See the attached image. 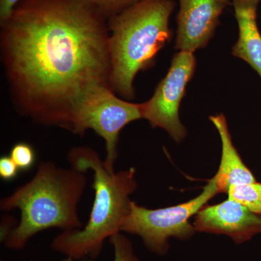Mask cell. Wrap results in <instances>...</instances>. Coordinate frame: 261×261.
<instances>
[{
	"label": "cell",
	"instance_id": "14",
	"mask_svg": "<svg viewBox=\"0 0 261 261\" xmlns=\"http://www.w3.org/2000/svg\"><path fill=\"white\" fill-rule=\"evenodd\" d=\"M113 247L114 260L113 261H139L134 251L132 242L121 232L117 233L109 239ZM67 261V260H63ZM93 261V260H82Z\"/></svg>",
	"mask_w": 261,
	"mask_h": 261
},
{
	"label": "cell",
	"instance_id": "17",
	"mask_svg": "<svg viewBox=\"0 0 261 261\" xmlns=\"http://www.w3.org/2000/svg\"><path fill=\"white\" fill-rule=\"evenodd\" d=\"M20 0H0V21L8 18Z\"/></svg>",
	"mask_w": 261,
	"mask_h": 261
},
{
	"label": "cell",
	"instance_id": "7",
	"mask_svg": "<svg viewBox=\"0 0 261 261\" xmlns=\"http://www.w3.org/2000/svg\"><path fill=\"white\" fill-rule=\"evenodd\" d=\"M196 65L193 53L178 51L173 56L167 74L158 85L152 97L142 103V118L147 120L153 128L166 130L176 143L187 135L186 128L179 119V107Z\"/></svg>",
	"mask_w": 261,
	"mask_h": 261
},
{
	"label": "cell",
	"instance_id": "12",
	"mask_svg": "<svg viewBox=\"0 0 261 261\" xmlns=\"http://www.w3.org/2000/svg\"><path fill=\"white\" fill-rule=\"evenodd\" d=\"M228 198L237 201L256 214H261V183L243 184L230 187Z\"/></svg>",
	"mask_w": 261,
	"mask_h": 261
},
{
	"label": "cell",
	"instance_id": "6",
	"mask_svg": "<svg viewBox=\"0 0 261 261\" xmlns=\"http://www.w3.org/2000/svg\"><path fill=\"white\" fill-rule=\"evenodd\" d=\"M142 118V103L136 104L119 97L106 86L96 87L87 94L75 113L73 135H84L93 130L106 142L105 165L114 172L118 142L122 129Z\"/></svg>",
	"mask_w": 261,
	"mask_h": 261
},
{
	"label": "cell",
	"instance_id": "13",
	"mask_svg": "<svg viewBox=\"0 0 261 261\" xmlns=\"http://www.w3.org/2000/svg\"><path fill=\"white\" fill-rule=\"evenodd\" d=\"M9 155L20 171H28L35 164V150L25 142H18L13 145Z\"/></svg>",
	"mask_w": 261,
	"mask_h": 261
},
{
	"label": "cell",
	"instance_id": "10",
	"mask_svg": "<svg viewBox=\"0 0 261 261\" xmlns=\"http://www.w3.org/2000/svg\"><path fill=\"white\" fill-rule=\"evenodd\" d=\"M261 0H231L239 27L232 55L248 63L261 78V34L257 27V8Z\"/></svg>",
	"mask_w": 261,
	"mask_h": 261
},
{
	"label": "cell",
	"instance_id": "5",
	"mask_svg": "<svg viewBox=\"0 0 261 261\" xmlns=\"http://www.w3.org/2000/svg\"><path fill=\"white\" fill-rule=\"evenodd\" d=\"M219 193L212 178L200 195L180 205L148 209L132 202L121 231L138 235L149 250L159 255H165L169 247L170 238L187 240L191 238L196 231L190 224V218L198 214Z\"/></svg>",
	"mask_w": 261,
	"mask_h": 261
},
{
	"label": "cell",
	"instance_id": "11",
	"mask_svg": "<svg viewBox=\"0 0 261 261\" xmlns=\"http://www.w3.org/2000/svg\"><path fill=\"white\" fill-rule=\"evenodd\" d=\"M221 137L222 145L221 163L213 179L220 192L227 193L230 187L256 181L251 171L245 166L233 145L224 114L209 117Z\"/></svg>",
	"mask_w": 261,
	"mask_h": 261
},
{
	"label": "cell",
	"instance_id": "16",
	"mask_svg": "<svg viewBox=\"0 0 261 261\" xmlns=\"http://www.w3.org/2000/svg\"><path fill=\"white\" fill-rule=\"evenodd\" d=\"M20 171L10 155L2 156L0 159V177L4 181H10L15 179Z\"/></svg>",
	"mask_w": 261,
	"mask_h": 261
},
{
	"label": "cell",
	"instance_id": "8",
	"mask_svg": "<svg viewBox=\"0 0 261 261\" xmlns=\"http://www.w3.org/2000/svg\"><path fill=\"white\" fill-rule=\"evenodd\" d=\"M175 49L193 53L205 48L214 36L225 8L231 0H178Z\"/></svg>",
	"mask_w": 261,
	"mask_h": 261
},
{
	"label": "cell",
	"instance_id": "2",
	"mask_svg": "<svg viewBox=\"0 0 261 261\" xmlns=\"http://www.w3.org/2000/svg\"><path fill=\"white\" fill-rule=\"evenodd\" d=\"M86 173L51 161L39 163L30 181L0 201V210L20 213L18 225L1 233L6 247L21 250L32 237L49 228H82L78 205L87 187Z\"/></svg>",
	"mask_w": 261,
	"mask_h": 261
},
{
	"label": "cell",
	"instance_id": "9",
	"mask_svg": "<svg viewBox=\"0 0 261 261\" xmlns=\"http://www.w3.org/2000/svg\"><path fill=\"white\" fill-rule=\"evenodd\" d=\"M196 231L224 234L235 243L248 241L261 233V214H256L228 198L221 203L204 206L195 218Z\"/></svg>",
	"mask_w": 261,
	"mask_h": 261
},
{
	"label": "cell",
	"instance_id": "4",
	"mask_svg": "<svg viewBox=\"0 0 261 261\" xmlns=\"http://www.w3.org/2000/svg\"><path fill=\"white\" fill-rule=\"evenodd\" d=\"M173 0H142L108 18L111 85L123 99L135 97L134 81L152 67L173 36L169 27Z\"/></svg>",
	"mask_w": 261,
	"mask_h": 261
},
{
	"label": "cell",
	"instance_id": "1",
	"mask_svg": "<svg viewBox=\"0 0 261 261\" xmlns=\"http://www.w3.org/2000/svg\"><path fill=\"white\" fill-rule=\"evenodd\" d=\"M0 54L17 112L38 124L73 134L84 98L111 88L108 19L84 0H20L0 21Z\"/></svg>",
	"mask_w": 261,
	"mask_h": 261
},
{
	"label": "cell",
	"instance_id": "15",
	"mask_svg": "<svg viewBox=\"0 0 261 261\" xmlns=\"http://www.w3.org/2000/svg\"><path fill=\"white\" fill-rule=\"evenodd\" d=\"M94 5L108 19L142 0H84Z\"/></svg>",
	"mask_w": 261,
	"mask_h": 261
},
{
	"label": "cell",
	"instance_id": "3",
	"mask_svg": "<svg viewBox=\"0 0 261 261\" xmlns=\"http://www.w3.org/2000/svg\"><path fill=\"white\" fill-rule=\"evenodd\" d=\"M70 167L82 172L93 171L94 197L87 224L83 228L62 231L51 243V248L75 261L99 256L105 241L121 232L123 221L130 211L129 196L137 187L135 169L111 172L104 160L94 149L77 146L68 153Z\"/></svg>",
	"mask_w": 261,
	"mask_h": 261
}]
</instances>
